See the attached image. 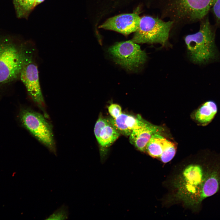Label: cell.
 <instances>
[{"label": "cell", "instance_id": "1", "mask_svg": "<svg viewBox=\"0 0 220 220\" xmlns=\"http://www.w3.org/2000/svg\"><path fill=\"white\" fill-rule=\"evenodd\" d=\"M201 21L199 30L186 36L185 41L192 61L196 64H206L217 58L215 29L207 17Z\"/></svg>", "mask_w": 220, "mask_h": 220}, {"label": "cell", "instance_id": "2", "mask_svg": "<svg viewBox=\"0 0 220 220\" xmlns=\"http://www.w3.org/2000/svg\"><path fill=\"white\" fill-rule=\"evenodd\" d=\"M24 47L8 39L0 40V85L11 82L20 76L31 54Z\"/></svg>", "mask_w": 220, "mask_h": 220}, {"label": "cell", "instance_id": "3", "mask_svg": "<svg viewBox=\"0 0 220 220\" xmlns=\"http://www.w3.org/2000/svg\"><path fill=\"white\" fill-rule=\"evenodd\" d=\"M18 118L23 127L50 152L56 155L52 127L44 115L22 107L19 111Z\"/></svg>", "mask_w": 220, "mask_h": 220}, {"label": "cell", "instance_id": "4", "mask_svg": "<svg viewBox=\"0 0 220 220\" xmlns=\"http://www.w3.org/2000/svg\"><path fill=\"white\" fill-rule=\"evenodd\" d=\"M174 24L172 21H164L150 16L141 17L138 29L131 40L137 43L166 44Z\"/></svg>", "mask_w": 220, "mask_h": 220}, {"label": "cell", "instance_id": "5", "mask_svg": "<svg viewBox=\"0 0 220 220\" xmlns=\"http://www.w3.org/2000/svg\"><path fill=\"white\" fill-rule=\"evenodd\" d=\"M108 51L115 61L127 70H137L146 61V53L131 40L117 42Z\"/></svg>", "mask_w": 220, "mask_h": 220}, {"label": "cell", "instance_id": "6", "mask_svg": "<svg viewBox=\"0 0 220 220\" xmlns=\"http://www.w3.org/2000/svg\"><path fill=\"white\" fill-rule=\"evenodd\" d=\"M20 77L32 100L47 117L45 103L39 82L38 68L32 56L23 67Z\"/></svg>", "mask_w": 220, "mask_h": 220}, {"label": "cell", "instance_id": "7", "mask_svg": "<svg viewBox=\"0 0 220 220\" xmlns=\"http://www.w3.org/2000/svg\"><path fill=\"white\" fill-rule=\"evenodd\" d=\"M140 19L141 17L137 14H122L110 18L99 28L127 35L137 30Z\"/></svg>", "mask_w": 220, "mask_h": 220}, {"label": "cell", "instance_id": "8", "mask_svg": "<svg viewBox=\"0 0 220 220\" xmlns=\"http://www.w3.org/2000/svg\"><path fill=\"white\" fill-rule=\"evenodd\" d=\"M163 130L162 127L153 124L141 117L138 125L129 136L130 142L139 151L145 152L147 144L152 135L162 134Z\"/></svg>", "mask_w": 220, "mask_h": 220}, {"label": "cell", "instance_id": "9", "mask_svg": "<svg viewBox=\"0 0 220 220\" xmlns=\"http://www.w3.org/2000/svg\"><path fill=\"white\" fill-rule=\"evenodd\" d=\"M94 132L98 143L103 147L110 146L120 134L109 119L101 117L99 118L95 123Z\"/></svg>", "mask_w": 220, "mask_h": 220}, {"label": "cell", "instance_id": "10", "mask_svg": "<svg viewBox=\"0 0 220 220\" xmlns=\"http://www.w3.org/2000/svg\"><path fill=\"white\" fill-rule=\"evenodd\" d=\"M204 177L203 169L200 166L192 164L186 167L183 173V177L185 187L189 194L199 192Z\"/></svg>", "mask_w": 220, "mask_h": 220}, {"label": "cell", "instance_id": "11", "mask_svg": "<svg viewBox=\"0 0 220 220\" xmlns=\"http://www.w3.org/2000/svg\"><path fill=\"white\" fill-rule=\"evenodd\" d=\"M218 111L217 103L213 100H208L194 111L192 117L198 125L205 127L212 122Z\"/></svg>", "mask_w": 220, "mask_h": 220}, {"label": "cell", "instance_id": "12", "mask_svg": "<svg viewBox=\"0 0 220 220\" xmlns=\"http://www.w3.org/2000/svg\"><path fill=\"white\" fill-rule=\"evenodd\" d=\"M220 179V175L217 170H213L204 175L199 192L197 204L200 203L205 198L213 195L218 192Z\"/></svg>", "mask_w": 220, "mask_h": 220}, {"label": "cell", "instance_id": "13", "mask_svg": "<svg viewBox=\"0 0 220 220\" xmlns=\"http://www.w3.org/2000/svg\"><path fill=\"white\" fill-rule=\"evenodd\" d=\"M141 117L139 115L134 116L122 113L116 119L112 118L109 119L120 134L128 136L138 125Z\"/></svg>", "mask_w": 220, "mask_h": 220}, {"label": "cell", "instance_id": "14", "mask_svg": "<svg viewBox=\"0 0 220 220\" xmlns=\"http://www.w3.org/2000/svg\"><path fill=\"white\" fill-rule=\"evenodd\" d=\"M170 141L161 134H155L152 135L147 144L145 152L153 158L159 159Z\"/></svg>", "mask_w": 220, "mask_h": 220}, {"label": "cell", "instance_id": "15", "mask_svg": "<svg viewBox=\"0 0 220 220\" xmlns=\"http://www.w3.org/2000/svg\"><path fill=\"white\" fill-rule=\"evenodd\" d=\"M35 0H15L19 15L27 14L35 7Z\"/></svg>", "mask_w": 220, "mask_h": 220}, {"label": "cell", "instance_id": "16", "mask_svg": "<svg viewBox=\"0 0 220 220\" xmlns=\"http://www.w3.org/2000/svg\"><path fill=\"white\" fill-rule=\"evenodd\" d=\"M176 149V144L171 141L165 149L159 159L164 163L169 162L173 159L175 155Z\"/></svg>", "mask_w": 220, "mask_h": 220}, {"label": "cell", "instance_id": "17", "mask_svg": "<svg viewBox=\"0 0 220 220\" xmlns=\"http://www.w3.org/2000/svg\"><path fill=\"white\" fill-rule=\"evenodd\" d=\"M69 215L68 207L63 204L50 215L46 220H66L68 219Z\"/></svg>", "mask_w": 220, "mask_h": 220}, {"label": "cell", "instance_id": "18", "mask_svg": "<svg viewBox=\"0 0 220 220\" xmlns=\"http://www.w3.org/2000/svg\"><path fill=\"white\" fill-rule=\"evenodd\" d=\"M211 10L213 15L215 27L220 28V0H216Z\"/></svg>", "mask_w": 220, "mask_h": 220}, {"label": "cell", "instance_id": "19", "mask_svg": "<svg viewBox=\"0 0 220 220\" xmlns=\"http://www.w3.org/2000/svg\"><path fill=\"white\" fill-rule=\"evenodd\" d=\"M108 112L113 119H116L122 113L121 106L118 104H112L108 108Z\"/></svg>", "mask_w": 220, "mask_h": 220}, {"label": "cell", "instance_id": "20", "mask_svg": "<svg viewBox=\"0 0 220 220\" xmlns=\"http://www.w3.org/2000/svg\"><path fill=\"white\" fill-rule=\"evenodd\" d=\"M44 1V0H35V7L37 5H38L40 3Z\"/></svg>", "mask_w": 220, "mask_h": 220}]
</instances>
